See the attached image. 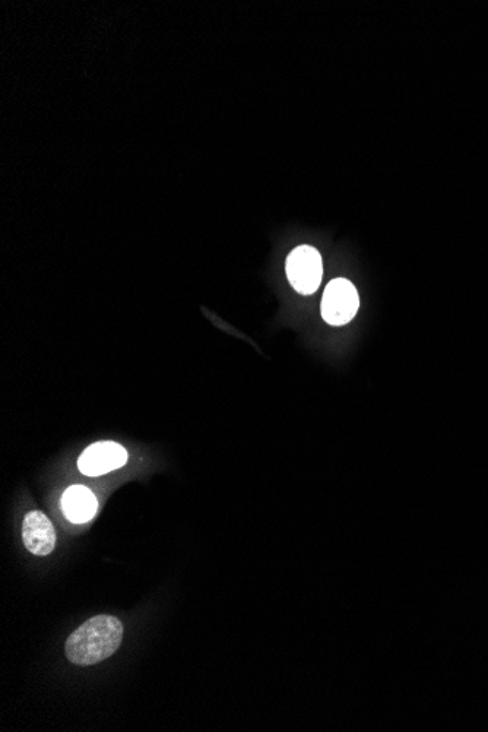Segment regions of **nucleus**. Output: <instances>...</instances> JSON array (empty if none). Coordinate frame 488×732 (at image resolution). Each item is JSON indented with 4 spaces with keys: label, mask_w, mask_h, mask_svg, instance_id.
I'll list each match as a JSON object with an SVG mask.
<instances>
[{
    "label": "nucleus",
    "mask_w": 488,
    "mask_h": 732,
    "mask_svg": "<svg viewBox=\"0 0 488 732\" xmlns=\"http://www.w3.org/2000/svg\"><path fill=\"white\" fill-rule=\"evenodd\" d=\"M56 531L50 519L40 510H31L22 522V541L31 554L49 556L56 548Z\"/></svg>",
    "instance_id": "obj_5"
},
{
    "label": "nucleus",
    "mask_w": 488,
    "mask_h": 732,
    "mask_svg": "<svg viewBox=\"0 0 488 732\" xmlns=\"http://www.w3.org/2000/svg\"><path fill=\"white\" fill-rule=\"evenodd\" d=\"M128 451L116 442H97L79 456V471L88 477H100L125 467Z\"/></svg>",
    "instance_id": "obj_4"
},
{
    "label": "nucleus",
    "mask_w": 488,
    "mask_h": 732,
    "mask_svg": "<svg viewBox=\"0 0 488 732\" xmlns=\"http://www.w3.org/2000/svg\"><path fill=\"white\" fill-rule=\"evenodd\" d=\"M360 297L356 287L345 278L329 282L323 293L322 316L329 325H347L357 315Z\"/></svg>",
    "instance_id": "obj_3"
},
{
    "label": "nucleus",
    "mask_w": 488,
    "mask_h": 732,
    "mask_svg": "<svg viewBox=\"0 0 488 732\" xmlns=\"http://www.w3.org/2000/svg\"><path fill=\"white\" fill-rule=\"evenodd\" d=\"M123 640L122 621L114 616H95L85 621L66 640V658L79 667L100 664L112 657Z\"/></svg>",
    "instance_id": "obj_1"
},
{
    "label": "nucleus",
    "mask_w": 488,
    "mask_h": 732,
    "mask_svg": "<svg viewBox=\"0 0 488 732\" xmlns=\"http://www.w3.org/2000/svg\"><path fill=\"white\" fill-rule=\"evenodd\" d=\"M287 277L297 293L310 296L318 290L322 281L323 265L315 247L300 246L287 259Z\"/></svg>",
    "instance_id": "obj_2"
},
{
    "label": "nucleus",
    "mask_w": 488,
    "mask_h": 732,
    "mask_svg": "<svg viewBox=\"0 0 488 732\" xmlns=\"http://www.w3.org/2000/svg\"><path fill=\"white\" fill-rule=\"evenodd\" d=\"M98 502L93 491L84 486H72L62 497V510L72 524H85L97 513Z\"/></svg>",
    "instance_id": "obj_6"
}]
</instances>
